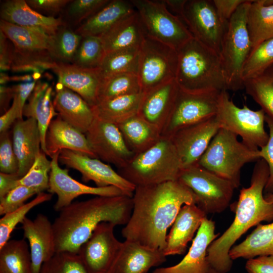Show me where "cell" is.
Returning a JSON list of instances; mask_svg holds the SVG:
<instances>
[{
  "instance_id": "cell-31",
  "label": "cell",
  "mask_w": 273,
  "mask_h": 273,
  "mask_svg": "<svg viewBox=\"0 0 273 273\" xmlns=\"http://www.w3.org/2000/svg\"><path fill=\"white\" fill-rule=\"evenodd\" d=\"M52 88L46 82L37 81L25 105L23 116L35 119L38 126L41 150L46 153V136L54 117L58 115L51 101Z\"/></svg>"
},
{
  "instance_id": "cell-34",
  "label": "cell",
  "mask_w": 273,
  "mask_h": 273,
  "mask_svg": "<svg viewBox=\"0 0 273 273\" xmlns=\"http://www.w3.org/2000/svg\"><path fill=\"white\" fill-rule=\"evenodd\" d=\"M144 93L104 100L92 107L95 117L115 125L138 114Z\"/></svg>"
},
{
  "instance_id": "cell-18",
  "label": "cell",
  "mask_w": 273,
  "mask_h": 273,
  "mask_svg": "<svg viewBox=\"0 0 273 273\" xmlns=\"http://www.w3.org/2000/svg\"><path fill=\"white\" fill-rule=\"evenodd\" d=\"M220 128L219 122L215 116L184 127L170 137L183 169L197 164Z\"/></svg>"
},
{
  "instance_id": "cell-48",
  "label": "cell",
  "mask_w": 273,
  "mask_h": 273,
  "mask_svg": "<svg viewBox=\"0 0 273 273\" xmlns=\"http://www.w3.org/2000/svg\"><path fill=\"white\" fill-rule=\"evenodd\" d=\"M19 162L8 131L1 133L0 171L8 174L17 173Z\"/></svg>"
},
{
  "instance_id": "cell-43",
  "label": "cell",
  "mask_w": 273,
  "mask_h": 273,
  "mask_svg": "<svg viewBox=\"0 0 273 273\" xmlns=\"http://www.w3.org/2000/svg\"><path fill=\"white\" fill-rule=\"evenodd\" d=\"M52 197L51 193H40L30 202L25 203L15 211L4 215L0 219V248L9 241L15 227L23 221L31 209L50 200Z\"/></svg>"
},
{
  "instance_id": "cell-2",
  "label": "cell",
  "mask_w": 273,
  "mask_h": 273,
  "mask_svg": "<svg viewBox=\"0 0 273 273\" xmlns=\"http://www.w3.org/2000/svg\"><path fill=\"white\" fill-rule=\"evenodd\" d=\"M133 208L127 195L96 196L63 208L53 223L56 253H78L81 246L101 222L126 224Z\"/></svg>"
},
{
  "instance_id": "cell-52",
  "label": "cell",
  "mask_w": 273,
  "mask_h": 273,
  "mask_svg": "<svg viewBox=\"0 0 273 273\" xmlns=\"http://www.w3.org/2000/svg\"><path fill=\"white\" fill-rule=\"evenodd\" d=\"M245 268L248 273H273V255L249 259Z\"/></svg>"
},
{
  "instance_id": "cell-60",
  "label": "cell",
  "mask_w": 273,
  "mask_h": 273,
  "mask_svg": "<svg viewBox=\"0 0 273 273\" xmlns=\"http://www.w3.org/2000/svg\"><path fill=\"white\" fill-rule=\"evenodd\" d=\"M1 84H4L10 81V77L8 76L7 74L4 72L1 73Z\"/></svg>"
},
{
  "instance_id": "cell-6",
  "label": "cell",
  "mask_w": 273,
  "mask_h": 273,
  "mask_svg": "<svg viewBox=\"0 0 273 273\" xmlns=\"http://www.w3.org/2000/svg\"><path fill=\"white\" fill-rule=\"evenodd\" d=\"M260 159L259 149L250 148L239 141L236 134L220 128L197 164L230 181L237 189L243 166Z\"/></svg>"
},
{
  "instance_id": "cell-38",
  "label": "cell",
  "mask_w": 273,
  "mask_h": 273,
  "mask_svg": "<svg viewBox=\"0 0 273 273\" xmlns=\"http://www.w3.org/2000/svg\"><path fill=\"white\" fill-rule=\"evenodd\" d=\"M140 48L117 50L105 54L97 68L101 79L120 73L137 74Z\"/></svg>"
},
{
  "instance_id": "cell-46",
  "label": "cell",
  "mask_w": 273,
  "mask_h": 273,
  "mask_svg": "<svg viewBox=\"0 0 273 273\" xmlns=\"http://www.w3.org/2000/svg\"><path fill=\"white\" fill-rule=\"evenodd\" d=\"M39 273H88L77 253L57 252L44 262Z\"/></svg>"
},
{
  "instance_id": "cell-22",
  "label": "cell",
  "mask_w": 273,
  "mask_h": 273,
  "mask_svg": "<svg viewBox=\"0 0 273 273\" xmlns=\"http://www.w3.org/2000/svg\"><path fill=\"white\" fill-rule=\"evenodd\" d=\"M206 217L207 214L195 203L183 205L167 236L163 251L165 256L183 254Z\"/></svg>"
},
{
  "instance_id": "cell-32",
  "label": "cell",
  "mask_w": 273,
  "mask_h": 273,
  "mask_svg": "<svg viewBox=\"0 0 273 273\" xmlns=\"http://www.w3.org/2000/svg\"><path fill=\"white\" fill-rule=\"evenodd\" d=\"M135 9L131 1L112 0L87 19L76 30L82 37H100L120 20L132 14Z\"/></svg>"
},
{
  "instance_id": "cell-61",
  "label": "cell",
  "mask_w": 273,
  "mask_h": 273,
  "mask_svg": "<svg viewBox=\"0 0 273 273\" xmlns=\"http://www.w3.org/2000/svg\"><path fill=\"white\" fill-rule=\"evenodd\" d=\"M264 197L267 202L273 203V194L264 195Z\"/></svg>"
},
{
  "instance_id": "cell-4",
  "label": "cell",
  "mask_w": 273,
  "mask_h": 273,
  "mask_svg": "<svg viewBox=\"0 0 273 273\" xmlns=\"http://www.w3.org/2000/svg\"><path fill=\"white\" fill-rule=\"evenodd\" d=\"M175 80L179 88L191 93L228 90L220 55L193 37L177 50Z\"/></svg>"
},
{
  "instance_id": "cell-16",
  "label": "cell",
  "mask_w": 273,
  "mask_h": 273,
  "mask_svg": "<svg viewBox=\"0 0 273 273\" xmlns=\"http://www.w3.org/2000/svg\"><path fill=\"white\" fill-rule=\"evenodd\" d=\"M59 162L78 171L84 182L93 181L99 187L115 186L126 195L132 197L136 187L109 165L98 158L68 150H62L59 154Z\"/></svg>"
},
{
  "instance_id": "cell-28",
  "label": "cell",
  "mask_w": 273,
  "mask_h": 273,
  "mask_svg": "<svg viewBox=\"0 0 273 273\" xmlns=\"http://www.w3.org/2000/svg\"><path fill=\"white\" fill-rule=\"evenodd\" d=\"M1 19L21 26L37 28L54 35L63 25L61 19L45 16L31 8L24 0H9L1 7Z\"/></svg>"
},
{
  "instance_id": "cell-20",
  "label": "cell",
  "mask_w": 273,
  "mask_h": 273,
  "mask_svg": "<svg viewBox=\"0 0 273 273\" xmlns=\"http://www.w3.org/2000/svg\"><path fill=\"white\" fill-rule=\"evenodd\" d=\"M21 224L29 242L33 272L39 273L42 264L56 253L53 223L39 213L33 220L26 217Z\"/></svg>"
},
{
  "instance_id": "cell-44",
  "label": "cell",
  "mask_w": 273,
  "mask_h": 273,
  "mask_svg": "<svg viewBox=\"0 0 273 273\" xmlns=\"http://www.w3.org/2000/svg\"><path fill=\"white\" fill-rule=\"evenodd\" d=\"M51 160L42 150L37 156L27 173L18 180V186H24L35 190L38 193L49 188Z\"/></svg>"
},
{
  "instance_id": "cell-13",
  "label": "cell",
  "mask_w": 273,
  "mask_h": 273,
  "mask_svg": "<svg viewBox=\"0 0 273 273\" xmlns=\"http://www.w3.org/2000/svg\"><path fill=\"white\" fill-rule=\"evenodd\" d=\"M179 18L194 38L220 55L227 25L220 20L213 0H186Z\"/></svg>"
},
{
  "instance_id": "cell-24",
  "label": "cell",
  "mask_w": 273,
  "mask_h": 273,
  "mask_svg": "<svg viewBox=\"0 0 273 273\" xmlns=\"http://www.w3.org/2000/svg\"><path fill=\"white\" fill-rule=\"evenodd\" d=\"M178 89L174 79L144 93L138 115L157 127L161 133Z\"/></svg>"
},
{
  "instance_id": "cell-26",
  "label": "cell",
  "mask_w": 273,
  "mask_h": 273,
  "mask_svg": "<svg viewBox=\"0 0 273 273\" xmlns=\"http://www.w3.org/2000/svg\"><path fill=\"white\" fill-rule=\"evenodd\" d=\"M53 103L58 116L84 134L95 118L92 107L79 95L58 83Z\"/></svg>"
},
{
  "instance_id": "cell-42",
  "label": "cell",
  "mask_w": 273,
  "mask_h": 273,
  "mask_svg": "<svg viewBox=\"0 0 273 273\" xmlns=\"http://www.w3.org/2000/svg\"><path fill=\"white\" fill-rule=\"evenodd\" d=\"M273 64V37L267 39L252 50L242 68L243 82L255 77Z\"/></svg>"
},
{
  "instance_id": "cell-25",
  "label": "cell",
  "mask_w": 273,
  "mask_h": 273,
  "mask_svg": "<svg viewBox=\"0 0 273 273\" xmlns=\"http://www.w3.org/2000/svg\"><path fill=\"white\" fill-rule=\"evenodd\" d=\"M13 146L19 162L17 174L24 176L41 152V139L36 120L33 118L17 120L13 128Z\"/></svg>"
},
{
  "instance_id": "cell-55",
  "label": "cell",
  "mask_w": 273,
  "mask_h": 273,
  "mask_svg": "<svg viewBox=\"0 0 273 273\" xmlns=\"http://www.w3.org/2000/svg\"><path fill=\"white\" fill-rule=\"evenodd\" d=\"M16 120H20L19 107L14 96L11 106L0 117V133L8 131Z\"/></svg>"
},
{
  "instance_id": "cell-19",
  "label": "cell",
  "mask_w": 273,
  "mask_h": 273,
  "mask_svg": "<svg viewBox=\"0 0 273 273\" xmlns=\"http://www.w3.org/2000/svg\"><path fill=\"white\" fill-rule=\"evenodd\" d=\"M215 230L214 221L205 217L183 259L175 265L157 268L153 273H208L211 267L207 258V250L219 236Z\"/></svg>"
},
{
  "instance_id": "cell-11",
  "label": "cell",
  "mask_w": 273,
  "mask_h": 273,
  "mask_svg": "<svg viewBox=\"0 0 273 273\" xmlns=\"http://www.w3.org/2000/svg\"><path fill=\"white\" fill-rule=\"evenodd\" d=\"M222 91L191 93L179 88L161 135L171 137L177 130L216 116Z\"/></svg>"
},
{
  "instance_id": "cell-10",
  "label": "cell",
  "mask_w": 273,
  "mask_h": 273,
  "mask_svg": "<svg viewBox=\"0 0 273 273\" xmlns=\"http://www.w3.org/2000/svg\"><path fill=\"white\" fill-rule=\"evenodd\" d=\"M216 117L220 128L240 136L242 142L251 149L258 150L268 140L269 134L264 128V112L261 109L251 110L246 105L243 108L237 106L227 90L221 92Z\"/></svg>"
},
{
  "instance_id": "cell-45",
  "label": "cell",
  "mask_w": 273,
  "mask_h": 273,
  "mask_svg": "<svg viewBox=\"0 0 273 273\" xmlns=\"http://www.w3.org/2000/svg\"><path fill=\"white\" fill-rule=\"evenodd\" d=\"M105 54L99 37H84L82 38L72 64L83 68L97 69Z\"/></svg>"
},
{
  "instance_id": "cell-53",
  "label": "cell",
  "mask_w": 273,
  "mask_h": 273,
  "mask_svg": "<svg viewBox=\"0 0 273 273\" xmlns=\"http://www.w3.org/2000/svg\"><path fill=\"white\" fill-rule=\"evenodd\" d=\"M36 83V80L21 83L12 86L14 96L16 97L19 107L20 120L23 119V110L26 101L28 100Z\"/></svg>"
},
{
  "instance_id": "cell-63",
  "label": "cell",
  "mask_w": 273,
  "mask_h": 273,
  "mask_svg": "<svg viewBox=\"0 0 273 273\" xmlns=\"http://www.w3.org/2000/svg\"><path fill=\"white\" fill-rule=\"evenodd\" d=\"M105 273H111V272L108 270L107 272H106Z\"/></svg>"
},
{
  "instance_id": "cell-54",
  "label": "cell",
  "mask_w": 273,
  "mask_h": 273,
  "mask_svg": "<svg viewBox=\"0 0 273 273\" xmlns=\"http://www.w3.org/2000/svg\"><path fill=\"white\" fill-rule=\"evenodd\" d=\"M27 4L33 9L42 10L48 12H59L69 0H27Z\"/></svg>"
},
{
  "instance_id": "cell-3",
  "label": "cell",
  "mask_w": 273,
  "mask_h": 273,
  "mask_svg": "<svg viewBox=\"0 0 273 273\" xmlns=\"http://www.w3.org/2000/svg\"><path fill=\"white\" fill-rule=\"evenodd\" d=\"M268 177L266 162L262 159L258 160L253 170L250 186L243 188L240 191L233 222L209 246L207 258L209 264L219 273L231 270L233 260L229 255L230 250L243 235L262 221H273V203L267 202L263 195Z\"/></svg>"
},
{
  "instance_id": "cell-40",
  "label": "cell",
  "mask_w": 273,
  "mask_h": 273,
  "mask_svg": "<svg viewBox=\"0 0 273 273\" xmlns=\"http://www.w3.org/2000/svg\"><path fill=\"white\" fill-rule=\"evenodd\" d=\"M140 93L142 92L136 74L129 72L118 73L101 80L98 93V102Z\"/></svg>"
},
{
  "instance_id": "cell-15",
  "label": "cell",
  "mask_w": 273,
  "mask_h": 273,
  "mask_svg": "<svg viewBox=\"0 0 273 273\" xmlns=\"http://www.w3.org/2000/svg\"><path fill=\"white\" fill-rule=\"evenodd\" d=\"M115 226L100 223L80 247L77 254L88 273H105L111 267L122 245L114 235Z\"/></svg>"
},
{
  "instance_id": "cell-17",
  "label": "cell",
  "mask_w": 273,
  "mask_h": 273,
  "mask_svg": "<svg viewBox=\"0 0 273 273\" xmlns=\"http://www.w3.org/2000/svg\"><path fill=\"white\" fill-rule=\"evenodd\" d=\"M60 152L54 155L51 159L48 189L50 193L57 196V201L54 205L55 211H60L71 204L74 199L82 195L106 197L126 195L115 186L90 187L73 179L69 175L68 169H63L59 166Z\"/></svg>"
},
{
  "instance_id": "cell-35",
  "label": "cell",
  "mask_w": 273,
  "mask_h": 273,
  "mask_svg": "<svg viewBox=\"0 0 273 273\" xmlns=\"http://www.w3.org/2000/svg\"><path fill=\"white\" fill-rule=\"evenodd\" d=\"M256 226L243 241L231 249L229 255L233 260L273 255V221Z\"/></svg>"
},
{
  "instance_id": "cell-7",
  "label": "cell",
  "mask_w": 273,
  "mask_h": 273,
  "mask_svg": "<svg viewBox=\"0 0 273 273\" xmlns=\"http://www.w3.org/2000/svg\"><path fill=\"white\" fill-rule=\"evenodd\" d=\"M252 1H247L237 9L228 22L220 52L228 90L244 88L241 73L252 46L247 27V16Z\"/></svg>"
},
{
  "instance_id": "cell-41",
  "label": "cell",
  "mask_w": 273,
  "mask_h": 273,
  "mask_svg": "<svg viewBox=\"0 0 273 273\" xmlns=\"http://www.w3.org/2000/svg\"><path fill=\"white\" fill-rule=\"evenodd\" d=\"M82 38V36L70 29H59L53 36L50 55L58 60V63H72Z\"/></svg>"
},
{
  "instance_id": "cell-12",
  "label": "cell",
  "mask_w": 273,
  "mask_h": 273,
  "mask_svg": "<svg viewBox=\"0 0 273 273\" xmlns=\"http://www.w3.org/2000/svg\"><path fill=\"white\" fill-rule=\"evenodd\" d=\"M177 63L176 50L146 36L140 49L137 72L141 92L175 79Z\"/></svg>"
},
{
  "instance_id": "cell-58",
  "label": "cell",
  "mask_w": 273,
  "mask_h": 273,
  "mask_svg": "<svg viewBox=\"0 0 273 273\" xmlns=\"http://www.w3.org/2000/svg\"><path fill=\"white\" fill-rule=\"evenodd\" d=\"M14 94L12 87L1 85L0 87V105L1 111H6L7 109L10 100L14 98Z\"/></svg>"
},
{
  "instance_id": "cell-56",
  "label": "cell",
  "mask_w": 273,
  "mask_h": 273,
  "mask_svg": "<svg viewBox=\"0 0 273 273\" xmlns=\"http://www.w3.org/2000/svg\"><path fill=\"white\" fill-rule=\"evenodd\" d=\"M7 38L0 31V68L5 71L11 69L13 52H11L7 42Z\"/></svg>"
},
{
  "instance_id": "cell-47",
  "label": "cell",
  "mask_w": 273,
  "mask_h": 273,
  "mask_svg": "<svg viewBox=\"0 0 273 273\" xmlns=\"http://www.w3.org/2000/svg\"><path fill=\"white\" fill-rule=\"evenodd\" d=\"M38 192L34 189L19 185L0 199V214L5 215L18 209Z\"/></svg>"
},
{
  "instance_id": "cell-33",
  "label": "cell",
  "mask_w": 273,
  "mask_h": 273,
  "mask_svg": "<svg viewBox=\"0 0 273 273\" xmlns=\"http://www.w3.org/2000/svg\"><path fill=\"white\" fill-rule=\"evenodd\" d=\"M128 149L135 155L148 149L161 136L160 131L135 115L117 125Z\"/></svg>"
},
{
  "instance_id": "cell-29",
  "label": "cell",
  "mask_w": 273,
  "mask_h": 273,
  "mask_svg": "<svg viewBox=\"0 0 273 273\" xmlns=\"http://www.w3.org/2000/svg\"><path fill=\"white\" fill-rule=\"evenodd\" d=\"M0 31L12 42L13 52L19 55L49 53L52 47L53 36L37 28L21 26L1 19Z\"/></svg>"
},
{
  "instance_id": "cell-27",
  "label": "cell",
  "mask_w": 273,
  "mask_h": 273,
  "mask_svg": "<svg viewBox=\"0 0 273 273\" xmlns=\"http://www.w3.org/2000/svg\"><path fill=\"white\" fill-rule=\"evenodd\" d=\"M46 155L51 158L62 150H68L96 158L84 133L59 116L51 122L46 136Z\"/></svg>"
},
{
  "instance_id": "cell-23",
  "label": "cell",
  "mask_w": 273,
  "mask_h": 273,
  "mask_svg": "<svg viewBox=\"0 0 273 273\" xmlns=\"http://www.w3.org/2000/svg\"><path fill=\"white\" fill-rule=\"evenodd\" d=\"M163 252L125 240L109 271L111 273H147L166 261Z\"/></svg>"
},
{
  "instance_id": "cell-14",
  "label": "cell",
  "mask_w": 273,
  "mask_h": 273,
  "mask_svg": "<svg viewBox=\"0 0 273 273\" xmlns=\"http://www.w3.org/2000/svg\"><path fill=\"white\" fill-rule=\"evenodd\" d=\"M85 135L97 158L118 169L124 167L135 155L127 147L115 124L95 117Z\"/></svg>"
},
{
  "instance_id": "cell-50",
  "label": "cell",
  "mask_w": 273,
  "mask_h": 273,
  "mask_svg": "<svg viewBox=\"0 0 273 273\" xmlns=\"http://www.w3.org/2000/svg\"><path fill=\"white\" fill-rule=\"evenodd\" d=\"M265 122L269 129V138L266 144L259 149V154L269 169V177L264 190V195H267L273 194V119L265 115Z\"/></svg>"
},
{
  "instance_id": "cell-36",
  "label": "cell",
  "mask_w": 273,
  "mask_h": 273,
  "mask_svg": "<svg viewBox=\"0 0 273 273\" xmlns=\"http://www.w3.org/2000/svg\"><path fill=\"white\" fill-rule=\"evenodd\" d=\"M247 27L252 50L273 37V4L267 5L265 0L252 1L247 13Z\"/></svg>"
},
{
  "instance_id": "cell-39",
  "label": "cell",
  "mask_w": 273,
  "mask_h": 273,
  "mask_svg": "<svg viewBox=\"0 0 273 273\" xmlns=\"http://www.w3.org/2000/svg\"><path fill=\"white\" fill-rule=\"evenodd\" d=\"M244 89L265 115L273 119V64L244 82Z\"/></svg>"
},
{
  "instance_id": "cell-21",
  "label": "cell",
  "mask_w": 273,
  "mask_h": 273,
  "mask_svg": "<svg viewBox=\"0 0 273 273\" xmlns=\"http://www.w3.org/2000/svg\"><path fill=\"white\" fill-rule=\"evenodd\" d=\"M52 69L58 77V83L79 95L91 107L98 104L102 79L97 69L55 62Z\"/></svg>"
},
{
  "instance_id": "cell-57",
  "label": "cell",
  "mask_w": 273,
  "mask_h": 273,
  "mask_svg": "<svg viewBox=\"0 0 273 273\" xmlns=\"http://www.w3.org/2000/svg\"><path fill=\"white\" fill-rule=\"evenodd\" d=\"M20 178L17 173H0V199L18 186V180Z\"/></svg>"
},
{
  "instance_id": "cell-9",
  "label": "cell",
  "mask_w": 273,
  "mask_h": 273,
  "mask_svg": "<svg viewBox=\"0 0 273 273\" xmlns=\"http://www.w3.org/2000/svg\"><path fill=\"white\" fill-rule=\"evenodd\" d=\"M178 180L192 191L196 204L207 215L225 210L235 189L230 181L197 164L182 169Z\"/></svg>"
},
{
  "instance_id": "cell-1",
  "label": "cell",
  "mask_w": 273,
  "mask_h": 273,
  "mask_svg": "<svg viewBox=\"0 0 273 273\" xmlns=\"http://www.w3.org/2000/svg\"><path fill=\"white\" fill-rule=\"evenodd\" d=\"M132 199L131 214L122 230V236L162 251L167 230L181 207L195 203L192 191L178 180L136 187Z\"/></svg>"
},
{
  "instance_id": "cell-51",
  "label": "cell",
  "mask_w": 273,
  "mask_h": 273,
  "mask_svg": "<svg viewBox=\"0 0 273 273\" xmlns=\"http://www.w3.org/2000/svg\"><path fill=\"white\" fill-rule=\"evenodd\" d=\"M246 1V0H213L220 20L225 25H227L239 6Z\"/></svg>"
},
{
  "instance_id": "cell-30",
  "label": "cell",
  "mask_w": 273,
  "mask_h": 273,
  "mask_svg": "<svg viewBox=\"0 0 273 273\" xmlns=\"http://www.w3.org/2000/svg\"><path fill=\"white\" fill-rule=\"evenodd\" d=\"M146 37L135 11L123 18L99 37L105 53L132 48H140Z\"/></svg>"
},
{
  "instance_id": "cell-5",
  "label": "cell",
  "mask_w": 273,
  "mask_h": 273,
  "mask_svg": "<svg viewBox=\"0 0 273 273\" xmlns=\"http://www.w3.org/2000/svg\"><path fill=\"white\" fill-rule=\"evenodd\" d=\"M182 169L171 138L161 135L153 146L135 155L118 173L138 187L177 180Z\"/></svg>"
},
{
  "instance_id": "cell-62",
  "label": "cell",
  "mask_w": 273,
  "mask_h": 273,
  "mask_svg": "<svg viewBox=\"0 0 273 273\" xmlns=\"http://www.w3.org/2000/svg\"><path fill=\"white\" fill-rule=\"evenodd\" d=\"M208 273H219L214 269L211 268Z\"/></svg>"
},
{
  "instance_id": "cell-49",
  "label": "cell",
  "mask_w": 273,
  "mask_h": 273,
  "mask_svg": "<svg viewBox=\"0 0 273 273\" xmlns=\"http://www.w3.org/2000/svg\"><path fill=\"white\" fill-rule=\"evenodd\" d=\"M109 0H75L69 8V15L77 21L88 19L103 8Z\"/></svg>"
},
{
  "instance_id": "cell-8",
  "label": "cell",
  "mask_w": 273,
  "mask_h": 273,
  "mask_svg": "<svg viewBox=\"0 0 273 273\" xmlns=\"http://www.w3.org/2000/svg\"><path fill=\"white\" fill-rule=\"evenodd\" d=\"M136 11L146 36L176 51L193 36L164 1L130 0Z\"/></svg>"
},
{
  "instance_id": "cell-37",
  "label": "cell",
  "mask_w": 273,
  "mask_h": 273,
  "mask_svg": "<svg viewBox=\"0 0 273 273\" xmlns=\"http://www.w3.org/2000/svg\"><path fill=\"white\" fill-rule=\"evenodd\" d=\"M0 273H33L30 251L24 240H9L0 248Z\"/></svg>"
},
{
  "instance_id": "cell-59",
  "label": "cell",
  "mask_w": 273,
  "mask_h": 273,
  "mask_svg": "<svg viewBox=\"0 0 273 273\" xmlns=\"http://www.w3.org/2000/svg\"><path fill=\"white\" fill-rule=\"evenodd\" d=\"M10 81H23L24 82L32 81V77L29 75L10 77Z\"/></svg>"
}]
</instances>
